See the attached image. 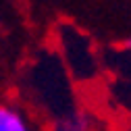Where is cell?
<instances>
[{
	"mask_svg": "<svg viewBox=\"0 0 131 131\" xmlns=\"http://www.w3.org/2000/svg\"><path fill=\"white\" fill-rule=\"evenodd\" d=\"M0 131H29L23 117L8 106L0 108Z\"/></svg>",
	"mask_w": 131,
	"mask_h": 131,
	"instance_id": "obj_1",
	"label": "cell"
}]
</instances>
